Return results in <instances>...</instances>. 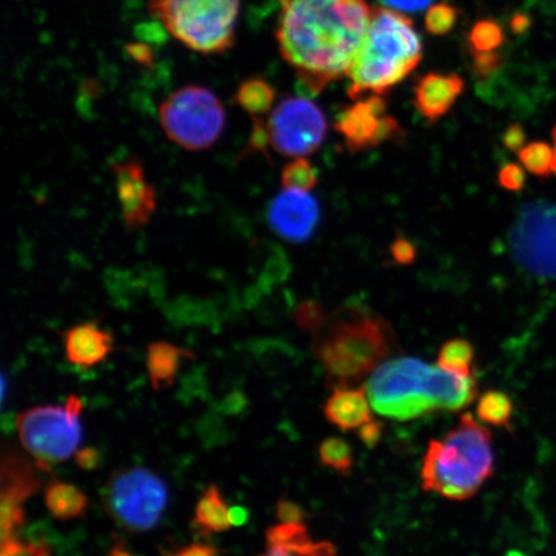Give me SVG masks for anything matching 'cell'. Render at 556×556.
<instances>
[{"mask_svg": "<svg viewBox=\"0 0 556 556\" xmlns=\"http://www.w3.org/2000/svg\"><path fill=\"white\" fill-rule=\"evenodd\" d=\"M276 39L299 85L317 96L350 74L364 46L372 10L366 0H278Z\"/></svg>", "mask_w": 556, "mask_h": 556, "instance_id": "obj_1", "label": "cell"}, {"mask_svg": "<svg viewBox=\"0 0 556 556\" xmlns=\"http://www.w3.org/2000/svg\"><path fill=\"white\" fill-rule=\"evenodd\" d=\"M505 148L511 151H519L526 146V131L519 124H513L504 134Z\"/></svg>", "mask_w": 556, "mask_h": 556, "instance_id": "obj_42", "label": "cell"}, {"mask_svg": "<svg viewBox=\"0 0 556 556\" xmlns=\"http://www.w3.org/2000/svg\"><path fill=\"white\" fill-rule=\"evenodd\" d=\"M460 10L448 2L438 3L430 7L426 16V27L428 33L442 37L455 29Z\"/></svg>", "mask_w": 556, "mask_h": 556, "instance_id": "obj_30", "label": "cell"}, {"mask_svg": "<svg viewBox=\"0 0 556 556\" xmlns=\"http://www.w3.org/2000/svg\"><path fill=\"white\" fill-rule=\"evenodd\" d=\"M101 452L94 447H85L75 452V464L86 471H92L100 467Z\"/></svg>", "mask_w": 556, "mask_h": 556, "instance_id": "obj_38", "label": "cell"}, {"mask_svg": "<svg viewBox=\"0 0 556 556\" xmlns=\"http://www.w3.org/2000/svg\"><path fill=\"white\" fill-rule=\"evenodd\" d=\"M45 502L51 516L59 520H74L85 516L89 500L78 486L54 479L46 486Z\"/></svg>", "mask_w": 556, "mask_h": 556, "instance_id": "obj_22", "label": "cell"}, {"mask_svg": "<svg viewBox=\"0 0 556 556\" xmlns=\"http://www.w3.org/2000/svg\"><path fill=\"white\" fill-rule=\"evenodd\" d=\"M252 119V134L249 136L245 149H243L238 159H236V163H240L243 159L253 155H263L269 160V162H273L268 151L269 148H273V143H270L267 122H264L261 116H253Z\"/></svg>", "mask_w": 556, "mask_h": 556, "instance_id": "obj_31", "label": "cell"}, {"mask_svg": "<svg viewBox=\"0 0 556 556\" xmlns=\"http://www.w3.org/2000/svg\"><path fill=\"white\" fill-rule=\"evenodd\" d=\"M395 345L392 326L378 313L346 307L326 319L315 333L312 350L333 388L356 384L391 356Z\"/></svg>", "mask_w": 556, "mask_h": 556, "instance_id": "obj_3", "label": "cell"}, {"mask_svg": "<svg viewBox=\"0 0 556 556\" xmlns=\"http://www.w3.org/2000/svg\"><path fill=\"white\" fill-rule=\"evenodd\" d=\"M81 413L83 401L72 394L65 406L31 407L17 416L20 441L40 469L65 462L78 451L83 438Z\"/></svg>", "mask_w": 556, "mask_h": 556, "instance_id": "obj_8", "label": "cell"}, {"mask_svg": "<svg viewBox=\"0 0 556 556\" xmlns=\"http://www.w3.org/2000/svg\"><path fill=\"white\" fill-rule=\"evenodd\" d=\"M553 141H554V146H553V150H554L553 173L556 174V125H555V128L553 130Z\"/></svg>", "mask_w": 556, "mask_h": 556, "instance_id": "obj_46", "label": "cell"}, {"mask_svg": "<svg viewBox=\"0 0 556 556\" xmlns=\"http://www.w3.org/2000/svg\"><path fill=\"white\" fill-rule=\"evenodd\" d=\"M465 81L455 73H428L416 81L414 104L417 113L429 123L446 116L464 93Z\"/></svg>", "mask_w": 556, "mask_h": 556, "instance_id": "obj_16", "label": "cell"}, {"mask_svg": "<svg viewBox=\"0 0 556 556\" xmlns=\"http://www.w3.org/2000/svg\"><path fill=\"white\" fill-rule=\"evenodd\" d=\"M261 556H338L329 542H315L302 523H280L267 532V552Z\"/></svg>", "mask_w": 556, "mask_h": 556, "instance_id": "obj_18", "label": "cell"}, {"mask_svg": "<svg viewBox=\"0 0 556 556\" xmlns=\"http://www.w3.org/2000/svg\"><path fill=\"white\" fill-rule=\"evenodd\" d=\"M371 403L366 388H336L331 397L326 402L325 416L332 426L343 432L365 426L372 420Z\"/></svg>", "mask_w": 556, "mask_h": 556, "instance_id": "obj_19", "label": "cell"}, {"mask_svg": "<svg viewBox=\"0 0 556 556\" xmlns=\"http://www.w3.org/2000/svg\"><path fill=\"white\" fill-rule=\"evenodd\" d=\"M40 478L31 463L16 452L3 455L0 490V534L16 536L25 521L24 503L39 491Z\"/></svg>", "mask_w": 556, "mask_h": 556, "instance_id": "obj_13", "label": "cell"}, {"mask_svg": "<svg viewBox=\"0 0 556 556\" xmlns=\"http://www.w3.org/2000/svg\"><path fill=\"white\" fill-rule=\"evenodd\" d=\"M475 357V346L468 340L452 339L441 348L437 366L452 374L472 377Z\"/></svg>", "mask_w": 556, "mask_h": 556, "instance_id": "obj_24", "label": "cell"}, {"mask_svg": "<svg viewBox=\"0 0 556 556\" xmlns=\"http://www.w3.org/2000/svg\"><path fill=\"white\" fill-rule=\"evenodd\" d=\"M229 520H231L232 527H241L249 520V513L245 507L235 506L229 509Z\"/></svg>", "mask_w": 556, "mask_h": 556, "instance_id": "obj_43", "label": "cell"}, {"mask_svg": "<svg viewBox=\"0 0 556 556\" xmlns=\"http://www.w3.org/2000/svg\"><path fill=\"white\" fill-rule=\"evenodd\" d=\"M492 435L470 414L442 441H430L422 458L421 484L426 492L465 502L475 497L493 476Z\"/></svg>", "mask_w": 556, "mask_h": 556, "instance_id": "obj_5", "label": "cell"}, {"mask_svg": "<svg viewBox=\"0 0 556 556\" xmlns=\"http://www.w3.org/2000/svg\"><path fill=\"white\" fill-rule=\"evenodd\" d=\"M531 21L526 15H516L513 17L510 26L514 33H525L530 27Z\"/></svg>", "mask_w": 556, "mask_h": 556, "instance_id": "obj_44", "label": "cell"}, {"mask_svg": "<svg viewBox=\"0 0 556 556\" xmlns=\"http://www.w3.org/2000/svg\"><path fill=\"white\" fill-rule=\"evenodd\" d=\"M187 357H193V354L184 348L163 340L151 343L146 353V367L152 389L159 392L170 388L177 379L182 361Z\"/></svg>", "mask_w": 556, "mask_h": 556, "instance_id": "obj_20", "label": "cell"}, {"mask_svg": "<svg viewBox=\"0 0 556 556\" xmlns=\"http://www.w3.org/2000/svg\"><path fill=\"white\" fill-rule=\"evenodd\" d=\"M526 173L518 164H506L498 172V185L503 189L511 192H518L525 189Z\"/></svg>", "mask_w": 556, "mask_h": 556, "instance_id": "obj_35", "label": "cell"}, {"mask_svg": "<svg viewBox=\"0 0 556 556\" xmlns=\"http://www.w3.org/2000/svg\"><path fill=\"white\" fill-rule=\"evenodd\" d=\"M319 220L321 207L308 192L283 190L268 207L270 228L290 242L308 241L316 233Z\"/></svg>", "mask_w": 556, "mask_h": 556, "instance_id": "obj_15", "label": "cell"}, {"mask_svg": "<svg viewBox=\"0 0 556 556\" xmlns=\"http://www.w3.org/2000/svg\"><path fill=\"white\" fill-rule=\"evenodd\" d=\"M514 260L527 273L556 277V204L532 201L521 206L509 235Z\"/></svg>", "mask_w": 556, "mask_h": 556, "instance_id": "obj_10", "label": "cell"}, {"mask_svg": "<svg viewBox=\"0 0 556 556\" xmlns=\"http://www.w3.org/2000/svg\"><path fill=\"white\" fill-rule=\"evenodd\" d=\"M106 556H134V554L128 551V547L124 544V541L116 540L114 545L111 546Z\"/></svg>", "mask_w": 556, "mask_h": 556, "instance_id": "obj_45", "label": "cell"}, {"mask_svg": "<svg viewBox=\"0 0 556 556\" xmlns=\"http://www.w3.org/2000/svg\"><path fill=\"white\" fill-rule=\"evenodd\" d=\"M366 392L375 412L408 421L437 412H458L476 400L478 388L472 377L402 357L380 365Z\"/></svg>", "mask_w": 556, "mask_h": 556, "instance_id": "obj_2", "label": "cell"}, {"mask_svg": "<svg viewBox=\"0 0 556 556\" xmlns=\"http://www.w3.org/2000/svg\"><path fill=\"white\" fill-rule=\"evenodd\" d=\"M472 73L479 80H489L503 65V55L496 52H469Z\"/></svg>", "mask_w": 556, "mask_h": 556, "instance_id": "obj_34", "label": "cell"}, {"mask_svg": "<svg viewBox=\"0 0 556 556\" xmlns=\"http://www.w3.org/2000/svg\"><path fill=\"white\" fill-rule=\"evenodd\" d=\"M70 364L90 368L104 363L114 352V337L97 321L73 326L61 333Z\"/></svg>", "mask_w": 556, "mask_h": 556, "instance_id": "obj_17", "label": "cell"}, {"mask_svg": "<svg viewBox=\"0 0 556 556\" xmlns=\"http://www.w3.org/2000/svg\"><path fill=\"white\" fill-rule=\"evenodd\" d=\"M319 462L324 467H328L339 472V475H350L353 469V452L344 440L331 437L325 440L318 450Z\"/></svg>", "mask_w": 556, "mask_h": 556, "instance_id": "obj_28", "label": "cell"}, {"mask_svg": "<svg viewBox=\"0 0 556 556\" xmlns=\"http://www.w3.org/2000/svg\"><path fill=\"white\" fill-rule=\"evenodd\" d=\"M276 96V89L269 81L254 76L241 83L235 102L252 117L262 116L273 110Z\"/></svg>", "mask_w": 556, "mask_h": 556, "instance_id": "obj_23", "label": "cell"}, {"mask_svg": "<svg viewBox=\"0 0 556 556\" xmlns=\"http://www.w3.org/2000/svg\"><path fill=\"white\" fill-rule=\"evenodd\" d=\"M0 556H52V551L43 542L23 541L12 536L2 540Z\"/></svg>", "mask_w": 556, "mask_h": 556, "instance_id": "obj_32", "label": "cell"}, {"mask_svg": "<svg viewBox=\"0 0 556 556\" xmlns=\"http://www.w3.org/2000/svg\"><path fill=\"white\" fill-rule=\"evenodd\" d=\"M103 502L117 523L135 533L154 530L169 504V489L156 472L134 467L114 472L103 490Z\"/></svg>", "mask_w": 556, "mask_h": 556, "instance_id": "obj_9", "label": "cell"}, {"mask_svg": "<svg viewBox=\"0 0 556 556\" xmlns=\"http://www.w3.org/2000/svg\"><path fill=\"white\" fill-rule=\"evenodd\" d=\"M392 258L399 264H412L416 258L414 243L405 238L395 239L391 248Z\"/></svg>", "mask_w": 556, "mask_h": 556, "instance_id": "obj_36", "label": "cell"}, {"mask_svg": "<svg viewBox=\"0 0 556 556\" xmlns=\"http://www.w3.org/2000/svg\"><path fill=\"white\" fill-rule=\"evenodd\" d=\"M117 199H119L125 228L129 231L148 226L156 212L157 197L149 182L141 160L131 156L114 163Z\"/></svg>", "mask_w": 556, "mask_h": 556, "instance_id": "obj_14", "label": "cell"}, {"mask_svg": "<svg viewBox=\"0 0 556 556\" xmlns=\"http://www.w3.org/2000/svg\"><path fill=\"white\" fill-rule=\"evenodd\" d=\"M159 117L166 137L187 151L211 149L226 128L224 104L211 89L200 86H186L169 94Z\"/></svg>", "mask_w": 556, "mask_h": 556, "instance_id": "obj_7", "label": "cell"}, {"mask_svg": "<svg viewBox=\"0 0 556 556\" xmlns=\"http://www.w3.org/2000/svg\"><path fill=\"white\" fill-rule=\"evenodd\" d=\"M318 184V170L307 159L296 157L281 173L283 190L309 192Z\"/></svg>", "mask_w": 556, "mask_h": 556, "instance_id": "obj_27", "label": "cell"}, {"mask_svg": "<svg viewBox=\"0 0 556 556\" xmlns=\"http://www.w3.org/2000/svg\"><path fill=\"white\" fill-rule=\"evenodd\" d=\"M381 4L400 12H419L426 10L433 0H379Z\"/></svg>", "mask_w": 556, "mask_h": 556, "instance_id": "obj_41", "label": "cell"}, {"mask_svg": "<svg viewBox=\"0 0 556 556\" xmlns=\"http://www.w3.org/2000/svg\"><path fill=\"white\" fill-rule=\"evenodd\" d=\"M192 526L197 528L201 536H211L214 533L231 530L229 507L217 484L208 485L203 496L200 497L194 507Z\"/></svg>", "mask_w": 556, "mask_h": 556, "instance_id": "obj_21", "label": "cell"}, {"mask_svg": "<svg viewBox=\"0 0 556 556\" xmlns=\"http://www.w3.org/2000/svg\"><path fill=\"white\" fill-rule=\"evenodd\" d=\"M388 104L382 96H368L351 104L337 116L333 129L342 136L345 148L357 154L397 141L403 131L395 117L387 114Z\"/></svg>", "mask_w": 556, "mask_h": 556, "instance_id": "obj_12", "label": "cell"}, {"mask_svg": "<svg viewBox=\"0 0 556 556\" xmlns=\"http://www.w3.org/2000/svg\"><path fill=\"white\" fill-rule=\"evenodd\" d=\"M325 311L315 301L303 302L295 312V323L304 331H317L326 323Z\"/></svg>", "mask_w": 556, "mask_h": 556, "instance_id": "obj_33", "label": "cell"}, {"mask_svg": "<svg viewBox=\"0 0 556 556\" xmlns=\"http://www.w3.org/2000/svg\"><path fill=\"white\" fill-rule=\"evenodd\" d=\"M422 59V45L412 18L387 9L372 10L363 48L348 78L353 101L386 96L414 72Z\"/></svg>", "mask_w": 556, "mask_h": 556, "instance_id": "obj_4", "label": "cell"}, {"mask_svg": "<svg viewBox=\"0 0 556 556\" xmlns=\"http://www.w3.org/2000/svg\"><path fill=\"white\" fill-rule=\"evenodd\" d=\"M277 516L281 523H302L305 514L298 504L281 500L277 504Z\"/></svg>", "mask_w": 556, "mask_h": 556, "instance_id": "obj_37", "label": "cell"}, {"mask_svg": "<svg viewBox=\"0 0 556 556\" xmlns=\"http://www.w3.org/2000/svg\"><path fill=\"white\" fill-rule=\"evenodd\" d=\"M479 420L497 428H510L514 416L513 400L504 392L489 391L479 399L477 406Z\"/></svg>", "mask_w": 556, "mask_h": 556, "instance_id": "obj_25", "label": "cell"}, {"mask_svg": "<svg viewBox=\"0 0 556 556\" xmlns=\"http://www.w3.org/2000/svg\"><path fill=\"white\" fill-rule=\"evenodd\" d=\"M504 41V29L495 20L478 21L468 34L469 52H496Z\"/></svg>", "mask_w": 556, "mask_h": 556, "instance_id": "obj_26", "label": "cell"}, {"mask_svg": "<svg viewBox=\"0 0 556 556\" xmlns=\"http://www.w3.org/2000/svg\"><path fill=\"white\" fill-rule=\"evenodd\" d=\"M382 435V424L378 420H371L361 427L358 437L365 446L375 447L380 442Z\"/></svg>", "mask_w": 556, "mask_h": 556, "instance_id": "obj_39", "label": "cell"}, {"mask_svg": "<svg viewBox=\"0 0 556 556\" xmlns=\"http://www.w3.org/2000/svg\"><path fill=\"white\" fill-rule=\"evenodd\" d=\"M164 556H218L217 548L207 544H194L186 545L170 553H164Z\"/></svg>", "mask_w": 556, "mask_h": 556, "instance_id": "obj_40", "label": "cell"}, {"mask_svg": "<svg viewBox=\"0 0 556 556\" xmlns=\"http://www.w3.org/2000/svg\"><path fill=\"white\" fill-rule=\"evenodd\" d=\"M149 11L193 52L222 54L235 46L240 0H150Z\"/></svg>", "mask_w": 556, "mask_h": 556, "instance_id": "obj_6", "label": "cell"}, {"mask_svg": "<svg viewBox=\"0 0 556 556\" xmlns=\"http://www.w3.org/2000/svg\"><path fill=\"white\" fill-rule=\"evenodd\" d=\"M273 149L287 157H304L319 149L328 135V119L307 97H285L267 121Z\"/></svg>", "mask_w": 556, "mask_h": 556, "instance_id": "obj_11", "label": "cell"}, {"mask_svg": "<svg viewBox=\"0 0 556 556\" xmlns=\"http://www.w3.org/2000/svg\"><path fill=\"white\" fill-rule=\"evenodd\" d=\"M518 157L527 172L538 177H548L553 173L554 150L545 142L526 143L518 151Z\"/></svg>", "mask_w": 556, "mask_h": 556, "instance_id": "obj_29", "label": "cell"}]
</instances>
